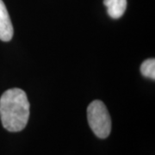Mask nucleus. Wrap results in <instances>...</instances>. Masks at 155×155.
<instances>
[{
    "label": "nucleus",
    "instance_id": "f257e3e1",
    "mask_svg": "<svg viewBox=\"0 0 155 155\" xmlns=\"http://www.w3.org/2000/svg\"><path fill=\"white\" fill-rule=\"evenodd\" d=\"M29 118V103L25 91L18 88L5 91L0 97V119L10 132H19Z\"/></svg>",
    "mask_w": 155,
    "mask_h": 155
},
{
    "label": "nucleus",
    "instance_id": "7ed1b4c3",
    "mask_svg": "<svg viewBox=\"0 0 155 155\" xmlns=\"http://www.w3.org/2000/svg\"><path fill=\"white\" fill-rule=\"evenodd\" d=\"M13 26L3 0H0V40L10 41L13 36Z\"/></svg>",
    "mask_w": 155,
    "mask_h": 155
},
{
    "label": "nucleus",
    "instance_id": "20e7f679",
    "mask_svg": "<svg viewBox=\"0 0 155 155\" xmlns=\"http://www.w3.org/2000/svg\"><path fill=\"white\" fill-rule=\"evenodd\" d=\"M109 16L114 19L120 18L127 8V0H104Z\"/></svg>",
    "mask_w": 155,
    "mask_h": 155
},
{
    "label": "nucleus",
    "instance_id": "39448f33",
    "mask_svg": "<svg viewBox=\"0 0 155 155\" xmlns=\"http://www.w3.org/2000/svg\"><path fill=\"white\" fill-rule=\"evenodd\" d=\"M141 74L151 79H155V60L154 59H147L142 62L140 66Z\"/></svg>",
    "mask_w": 155,
    "mask_h": 155
},
{
    "label": "nucleus",
    "instance_id": "f03ea898",
    "mask_svg": "<svg viewBox=\"0 0 155 155\" xmlns=\"http://www.w3.org/2000/svg\"><path fill=\"white\" fill-rule=\"evenodd\" d=\"M87 119L90 127L100 139L107 138L111 131V119L105 104L95 100L87 108Z\"/></svg>",
    "mask_w": 155,
    "mask_h": 155
}]
</instances>
